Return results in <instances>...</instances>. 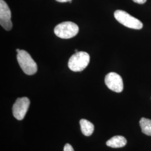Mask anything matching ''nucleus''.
Wrapping results in <instances>:
<instances>
[{"instance_id":"nucleus-1","label":"nucleus","mask_w":151,"mask_h":151,"mask_svg":"<svg viewBox=\"0 0 151 151\" xmlns=\"http://www.w3.org/2000/svg\"><path fill=\"white\" fill-rule=\"evenodd\" d=\"M17 60L22 70L27 75H33L37 72L36 62L27 51L20 50L17 54Z\"/></svg>"},{"instance_id":"nucleus-2","label":"nucleus","mask_w":151,"mask_h":151,"mask_svg":"<svg viewBox=\"0 0 151 151\" xmlns=\"http://www.w3.org/2000/svg\"><path fill=\"white\" fill-rule=\"evenodd\" d=\"M90 60V55L86 52H77L70 57L68 65L70 70L73 72H81L86 68Z\"/></svg>"},{"instance_id":"nucleus-3","label":"nucleus","mask_w":151,"mask_h":151,"mask_svg":"<svg viewBox=\"0 0 151 151\" xmlns=\"http://www.w3.org/2000/svg\"><path fill=\"white\" fill-rule=\"evenodd\" d=\"M55 34L62 39H70L75 37L79 32V27L71 22H63L57 25L54 30Z\"/></svg>"},{"instance_id":"nucleus-4","label":"nucleus","mask_w":151,"mask_h":151,"mask_svg":"<svg viewBox=\"0 0 151 151\" xmlns=\"http://www.w3.org/2000/svg\"><path fill=\"white\" fill-rule=\"evenodd\" d=\"M114 17L118 22L126 27L137 30H140L143 27V24L140 20L131 16L126 11L116 10L114 12Z\"/></svg>"},{"instance_id":"nucleus-5","label":"nucleus","mask_w":151,"mask_h":151,"mask_svg":"<svg viewBox=\"0 0 151 151\" xmlns=\"http://www.w3.org/2000/svg\"><path fill=\"white\" fill-rule=\"evenodd\" d=\"M30 100L27 97L18 98L13 105L12 114L14 116L19 120L24 118L30 106Z\"/></svg>"},{"instance_id":"nucleus-6","label":"nucleus","mask_w":151,"mask_h":151,"mask_svg":"<svg viewBox=\"0 0 151 151\" xmlns=\"http://www.w3.org/2000/svg\"><path fill=\"white\" fill-rule=\"evenodd\" d=\"M105 83L108 88L115 92L123 90L124 85L122 77L115 72H110L105 78Z\"/></svg>"},{"instance_id":"nucleus-7","label":"nucleus","mask_w":151,"mask_h":151,"mask_svg":"<svg viewBox=\"0 0 151 151\" xmlns=\"http://www.w3.org/2000/svg\"><path fill=\"white\" fill-rule=\"evenodd\" d=\"M11 12L9 6L4 0H0V24L6 30L10 31L12 27Z\"/></svg>"},{"instance_id":"nucleus-8","label":"nucleus","mask_w":151,"mask_h":151,"mask_svg":"<svg viewBox=\"0 0 151 151\" xmlns=\"http://www.w3.org/2000/svg\"><path fill=\"white\" fill-rule=\"evenodd\" d=\"M127 139L123 136L121 135L114 136L106 142V145L108 147L114 148L123 147L127 145Z\"/></svg>"},{"instance_id":"nucleus-9","label":"nucleus","mask_w":151,"mask_h":151,"mask_svg":"<svg viewBox=\"0 0 151 151\" xmlns=\"http://www.w3.org/2000/svg\"><path fill=\"white\" fill-rule=\"evenodd\" d=\"M81 130L83 135L90 136L93 132L94 125L90 121L86 119H81L80 122Z\"/></svg>"},{"instance_id":"nucleus-10","label":"nucleus","mask_w":151,"mask_h":151,"mask_svg":"<svg viewBox=\"0 0 151 151\" xmlns=\"http://www.w3.org/2000/svg\"><path fill=\"white\" fill-rule=\"evenodd\" d=\"M139 125L143 133L151 136V120L142 118L139 121Z\"/></svg>"},{"instance_id":"nucleus-11","label":"nucleus","mask_w":151,"mask_h":151,"mask_svg":"<svg viewBox=\"0 0 151 151\" xmlns=\"http://www.w3.org/2000/svg\"><path fill=\"white\" fill-rule=\"evenodd\" d=\"M64 151H75L73 147L69 143H67L64 147Z\"/></svg>"},{"instance_id":"nucleus-12","label":"nucleus","mask_w":151,"mask_h":151,"mask_svg":"<svg viewBox=\"0 0 151 151\" xmlns=\"http://www.w3.org/2000/svg\"><path fill=\"white\" fill-rule=\"evenodd\" d=\"M132 1L138 4H143L147 1V0H132Z\"/></svg>"},{"instance_id":"nucleus-13","label":"nucleus","mask_w":151,"mask_h":151,"mask_svg":"<svg viewBox=\"0 0 151 151\" xmlns=\"http://www.w3.org/2000/svg\"><path fill=\"white\" fill-rule=\"evenodd\" d=\"M57 2H71L72 0H55Z\"/></svg>"},{"instance_id":"nucleus-14","label":"nucleus","mask_w":151,"mask_h":151,"mask_svg":"<svg viewBox=\"0 0 151 151\" xmlns=\"http://www.w3.org/2000/svg\"><path fill=\"white\" fill-rule=\"evenodd\" d=\"M16 52H17V53H19V52H20V49H16Z\"/></svg>"},{"instance_id":"nucleus-15","label":"nucleus","mask_w":151,"mask_h":151,"mask_svg":"<svg viewBox=\"0 0 151 151\" xmlns=\"http://www.w3.org/2000/svg\"><path fill=\"white\" fill-rule=\"evenodd\" d=\"M75 52H78V50H77V49H76Z\"/></svg>"}]
</instances>
